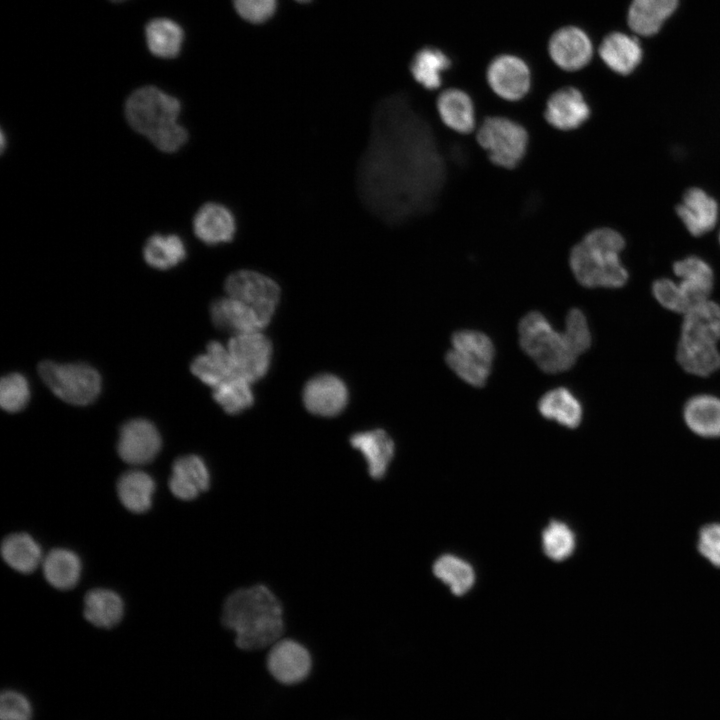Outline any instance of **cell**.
I'll return each mask as SVG.
<instances>
[{"label": "cell", "instance_id": "cell-1", "mask_svg": "<svg viewBox=\"0 0 720 720\" xmlns=\"http://www.w3.org/2000/svg\"><path fill=\"white\" fill-rule=\"evenodd\" d=\"M399 92L376 106L357 185L366 207L386 225L407 228L433 208L445 177L437 93Z\"/></svg>", "mask_w": 720, "mask_h": 720}, {"label": "cell", "instance_id": "cell-2", "mask_svg": "<svg viewBox=\"0 0 720 720\" xmlns=\"http://www.w3.org/2000/svg\"><path fill=\"white\" fill-rule=\"evenodd\" d=\"M518 332L522 350L549 374L569 370L592 343L587 319L578 308L567 313L563 331L555 330L539 311H531L520 320Z\"/></svg>", "mask_w": 720, "mask_h": 720}, {"label": "cell", "instance_id": "cell-3", "mask_svg": "<svg viewBox=\"0 0 720 720\" xmlns=\"http://www.w3.org/2000/svg\"><path fill=\"white\" fill-rule=\"evenodd\" d=\"M222 623L235 633L236 645L244 650L271 646L284 630L282 606L264 585L238 589L229 595Z\"/></svg>", "mask_w": 720, "mask_h": 720}, {"label": "cell", "instance_id": "cell-4", "mask_svg": "<svg viewBox=\"0 0 720 720\" xmlns=\"http://www.w3.org/2000/svg\"><path fill=\"white\" fill-rule=\"evenodd\" d=\"M623 235L614 227L601 226L586 233L570 250L571 276L585 288H620L629 274L621 261Z\"/></svg>", "mask_w": 720, "mask_h": 720}, {"label": "cell", "instance_id": "cell-5", "mask_svg": "<svg viewBox=\"0 0 720 720\" xmlns=\"http://www.w3.org/2000/svg\"><path fill=\"white\" fill-rule=\"evenodd\" d=\"M720 304L706 300L683 314L676 359L687 373L707 377L720 368Z\"/></svg>", "mask_w": 720, "mask_h": 720}, {"label": "cell", "instance_id": "cell-6", "mask_svg": "<svg viewBox=\"0 0 720 720\" xmlns=\"http://www.w3.org/2000/svg\"><path fill=\"white\" fill-rule=\"evenodd\" d=\"M678 281L661 278L654 281L652 293L664 308L685 314L709 299L713 289V270L702 258L688 256L673 264Z\"/></svg>", "mask_w": 720, "mask_h": 720}, {"label": "cell", "instance_id": "cell-7", "mask_svg": "<svg viewBox=\"0 0 720 720\" xmlns=\"http://www.w3.org/2000/svg\"><path fill=\"white\" fill-rule=\"evenodd\" d=\"M474 137L489 161L503 169L516 168L525 158L530 142L526 127L504 115L482 118Z\"/></svg>", "mask_w": 720, "mask_h": 720}, {"label": "cell", "instance_id": "cell-8", "mask_svg": "<svg viewBox=\"0 0 720 720\" xmlns=\"http://www.w3.org/2000/svg\"><path fill=\"white\" fill-rule=\"evenodd\" d=\"M494 357L493 342L486 334L463 329L453 333L445 362L461 380L479 388L487 382Z\"/></svg>", "mask_w": 720, "mask_h": 720}, {"label": "cell", "instance_id": "cell-9", "mask_svg": "<svg viewBox=\"0 0 720 720\" xmlns=\"http://www.w3.org/2000/svg\"><path fill=\"white\" fill-rule=\"evenodd\" d=\"M179 100L155 86L135 90L125 103L129 125L149 140L178 123Z\"/></svg>", "mask_w": 720, "mask_h": 720}, {"label": "cell", "instance_id": "cell-10", "mask_svg": "<svg viewBox=\"0 0 720 720\" xmlns=\"http://www.w3.org/2000/svg\"><path fill=\"white\" fill-rule=\"evenodd\" d=\"M38 373L57 397L73 405L90 404L101 391L99 372L85 363L60 364L45 360L39 363Z\"/></svg>", "mask_w": 720, "mask_h": 720}, {"label": "cell", "instance_id": "cell-11", "mask_svg": "<svg viewBox=\"0 0 720 720\" xmlns=\"http://www.w3.org/2000/svg\"><path fill=\"white\" fill-rule=\"evenodd\" d=\"M486 83L491 92L507 103H518L530 93L533 72L530 64L515 54H500L486 67Z\"/></svg>", "mask_w": 720, "mask_h": 720}, {"label": "cell", "instance_id": "cell-12", "mask_svg": "<svg viewBox=\"0 0 720 720\" xmlns=\"http://www.w3.org/2000/svg\"><path fill=\"white\" fill-rule=\"evenodd\" d=\"M227 296L235 298L252 309L268 325L280 297V288L271 278L256 271L240 270L225 281Z\"/></svg>", "mask_w": 720, "mask_h": 720}, {"label": "cell", "instance_id": "cell-13", "mask_svg": "<svg viewBox=\"0 0 720 720\" xmlns=\"http://www.w3.org/2000/svg\"><path fill=\"white\" fill-rule=\"evenodd\" d=\"M543 117L551 128L559 132H574L591 119L592 107L580 88L565 85L549 95Z\"/></svg>", "mask_w": 720, "mask_h": 720}, {"label": "cell", "instance_id": "cell-14", "mask_svg": "<svg viewBox=\"0 0 720 720\" xmlns=\"http://www.w3.org/2000/svg\"><path fill=\"white\" fill-rule=\"evenodd\" d=\"M227 349L238 376L252 383L267 373L272 358V344L261 331L235 334L230 338Z\"/></svg>", "mask_w": 720, "mask_h": 720}, {"label": "cell", "instance_id": "cell-15", "mask_svg": "<svg viewBox=\"0 0 720 720\" xmlns=\"http://www.w3.org/2000/svg\"><path fill=\"white\" fill-rule=\"evenodd\" d=\"M551 63L560 71L575 74L586 68L593 58V46L587 34L574 26L556 31L548 43Z\"/></svg>", "mask_w": 720, "mask_h": 720}, {"label": "cell", "instance_id": "cell-16", "mask_svg": "<svg viewBox=\"0 0 720 720\" xmlns=\"http://www.w3.org/2000/svg\"><path fill=\"white\" fill-rule=\"evenodd\" d=\"M161 444V436L156 426L147 419L136 418L122 425L117 451L124 462L143 465L156 457Z\"/></svg>", "mask_w": 720, "mask_h": 720}, {"label": "cell", "instance_id": "cell-17", "mask_svg": "<svg viewBox=\"0 0 720 720\" xmlns=\"http://www.w3.org/2000/svg\"><path fill=\"white\" fill-rule=\"evenodd\" d=\"M267 669L280 683L291 685L303 681L310 673L312 658L308 649L293 639H279L270 646Z\"/></svg>", "mask_w": 720, "mask_h": 720}, {"label": "cell", "instance_id": "cell-18", "mask_svg": "<svg viewBox=\"0 0 720 720\" xmlns=\"http://www.w3.org/2000/svg\"><path fill=\"white\" fill-rule=\"evenodd\" d=\"M435 108L440 122L447 129L462 135L474 134L478 115L469 92L460 87H445L437 93Z\"/></svg>", "mask_w": 720, "mask_h": 720}, {"label": "cell", "instance_id": "cell-19", "mask_svg": "<svg viewBox=\"0 0 720 720\" xmlns=\"http://www.w3.org/2000/svg\"><path fill=\"white\" fill-rule=\"evenodd\" d=\"M348 402V389L339 377L320 374L311 378L303 389V403L314 415L332 417L339 414Z\"/></svg>", "mask_w": 720, "mask_h": 720}, {"label": "cell", "instance_id": "cell-20", "mask_svg": "<svg viewBox=\"0 0 720 720\" xmlns=\"http://www.w3.org/2000/svg\"><path fill=\"white\" fill-rule=\"evenodd\" d=\"M676 212L691 235L701 236L715 227L719 206L707 192L693 187L685 192Z\"/></svg>", "mask_w": 720, "mask_h": 720}, {"label": "cell", "instance_id": "cell-21", "mask_svg": "<svg viewBox=\"0 0 720 720\" xmlns=\"http://www.w3.org/2000/svg\"><path fill=\"white\" fill-rule=\"evenodd\" d=\"M168 484L175 497L189 501L209 488L210 474L201 457L185 455L174 461Z\"/></svg>", "mask_w": 720, "mask_h": 720}, {"label": "cell", "instance_id": "cell-22", "mask_svg": "<svg viewBox=\"0 0 720 720\" xmlns=\"http://www.w3.org/2000/svg\"><path fill=\"white\" fill-rule=\"evenodd\" d=\"M454 63L450 56L436 47H423L410 61L409 71L415 84L428 92L444 88L445 76Z\"/></svg>", "mask_w": 720, "mask_h": 720}, {"label": "cell", "instance_id": "cell-23", "mask_svg": "<svg viewBox=\"0 0 720 720\" xmlns=\"http://www.w3.org/2000/svg\"><path fill=\"white\" fill-rule=\"evenodd\" d=\"M210 315L217 328L233 332L234 335L261 331L267 326L254 309L229 296L214 301Z\"/></svg>", "mask_w": 720, "mask_h": 720}, {"label": "cell", "instance_id": "cell-24", "mask_svg": "<svg viewBox=\"0 0 720 720\" xmlns=\"http://www.w3.org/2000/svg\"><path fill=\"white\" fill-rule=\"evenodd\" d=\"M195 235L202 242L215 245L230 241L236 230L233 214L225 206L218 203H206L195 214L193 219Z\"/></svg>", "mask_w": 720, "mask_h": 720}, {"label": "cell", "instance_id": "cell-25", "mask_svg": "<svg viewBox=\"0 0 720 720\" xmlns=\"http://www.w3.org/2000/svg\"><path fill=\"white\" fill-rule=\"evenodd\" d=\"M350 443L366 460L369 475L381 479L394 455L392 438L384 430L375 429L353 434Z\"/></svg>", "mask_w": 720, "mask_h": 720}, {"label": "cell", "instance_id": "cell-26", "mask_svg": "<svg viewBox=\"0 0 720 720\" xmlns=\"http://www.w3.org/2000/svg\"><path fill=\"white\" fill-rule=\"evenodd\" d=\"M598 52L605 66L619 75L630 74L642 59V49L638 40L619 32L605 37Z\"/></svg>", "mask_w": 720, "mask_h": 720}, {"label": "cell", "instance_id": "cell-27", "mask_svg": "<svg viewBox=\"0 0 720 720\" xmlns=\"http://www.w3.org/2000/svg\"><path fill=\"white\" fill-rule=\"evenodd\" d=\"M687 427L705 438L720 437V398L711 394H698L689 398L683 408Z\"/></svg>", "mask_w": 720, "mask_h": 720}, {"label": "cell", "instance_id": "cell-28", "mask_svg": "<svg viewBox=\"0 0 720 720\" xmlns=\"http://www.w3.org/2000/svg\"><path fill=\"white\" fill-rule=\"evenodd\" d=\"M191 372L212 389L237 375L227 346L218 341L209 342L206 353L194 358Z\"/></svg>", "mask_w": 720, "mask_h": 720}, {"label": "cell", "instance_id": "cell-29", "mask_svg": "<svg viewBox=\"0 0 720 720\" xmlns=\"http://www.w3.org/2000/svg\"><path fill=\"white\" fill-rule=\"evenodd\" d=\"M540 414L567 428H577L582 421L583 408L576 396L567 388H554L539 399Z\"/></svg>", "mask_w": 720, "mask_h": 720}, {"label": "cell", "instance_id": "cell-30", "mask_svg": "<svg viewBox=\"0 0 720 720\" xmlns=\"http://www.w3.org/2000/svg\"><path fill=\"white\" fill-rule=\"evenodd\" d=\"M123 612V601L112 590L95 588L88 591L84 597V617L96 627H114L121 621Z\"/></svg>", "mask_w": 720, "mask_h": 720}, {"label": "cell", "instance_id": "cell-31", "mask_svg": "<svg viewBox=\"0 0 720 720\" xmlns=\"http://www.w3.org/2000/svg\"><path fill=\"white\" fill-rule=\"evenodd\" d=\"M677 4L678 0H632L628 11L629 27L639 35L656 34Z\"/></svg>", "mask_w": 720, "mask_h": 720}, {"label": "cell", "instance_id": "cell-32", "mask_svg": "<svg viewBox=\"0 0 720 720\" xmlns=\"http://www.w3.org/2000/svg\"><path fill=\"white\" fill-rule=\"evenodd\" d=\"M153 478L141 470H129L117 481V494L122 505L133 513H144L152 505L155 491Z\"/></svg>", "mask_w": 720, "mask_h": 720}, {"label": "cell", "instance_id": "cell-33", "mask_svg": "<svg viewBox=\"0 0 720 720\" xmlns=\"http://www.w3.org/2000/svg\"><path fill=\"white\" fill-rule=\"evenodd\" d=\"M43 574L47 582L59 590L73 588L81 574L79 556L68 549L55 548L42 560Z\"/></svg>", "mask_w": 720, "mask_h": 720}, {"label": "cell", "instance_id": "cell-34", "mask_svg": "<svg viewBox=\"0 0 720 720\" xmlns=\"http://www.w3.org/2000/svg\"><path fill=\"white\" fill-rule=\"evenodd\" d=\"M3 560L14 570L29 574L37 569L42 559L39 544L27 533L6 536L1 543Z\"/></svg>", "mask_w": 720, "mask_h": 720}, {"label": "cell", "instance_id": "cell-35", "mask_svg": "<svg viewBox=\"0 0 720 720\" xmlns=\"http://www.w3.org/2000/svg\"><path fill=\"white\" fill-rule=\"evenodd\" d=\"M149 51L157 57L170 59L178 56L184 41V31L168 18H155L145 27Z\"/></svg>", "mask_w": 720, "mask_h": 720}, {"label": "cell", "instance_id": "cell-36", "mask_svg": "<svg viewBox=\"0 0 720 720\" xmlns=\"http://www.w3.org/2000/svg\"><path fill=\"white\" fill-rule=\"evenodd\" d=\"M143 256L151 267L167 270L185 259L186 247L183 240L175 234H155L146 241Z\"/></svg>", "mask_w": 720, "mask_h": 720}, {"label": "cell", "instance_id": "cell-37", "mask_svg": "<svg viewBox=\"0 0 720 720\" xmlns=\"http://www.w3.org/2000/svg\"><path fill=\"white\" fill-rule=\"evenodd\" d=\"M433 572L457 596L469 591L475 580L471 565L453 555H443L438 558L434 563Z\"/></svg>", "mask_w": 720, "mask_h": 720}, {"label": "cell", "instance_id": "cell-38", "mask_svg": "<svg viewBox=\"0 0 720 720\" xmlns=\"http://www.w3.org/2000/svg\"><path fill=\"white\" fill-rule=\"evenodd\" d=\"M213 398L226 413H241L254 402L251 382L241 376H233L213 388Z\"/></svg>", "mask_w": 720, "mask_h": 720}, {"label": "cell", "instance_id": "cell-39", "mask_svg": "<svg viewBox=\"0 0 720 720\" xmlns=\"http://www.w3.org/2000/svg\"><path fill=\"white\" fill-rule=\"evenodd\" d=\"M545 554L554 561L568 558L575 548V537L571 529L560 521H551L542 534Z\"/></svg>", "mask_w": 720, "mask_h": 720}, {"label": "cell", "instance_id": "cell-40", "mask_svg": "<svg viewBox=\"0 0 720 720\" xmlns=\"http://www.w3.org/2000/svg\"><path fill=\"white\" fill-rule=\"evenodd\" d=\"M30 399V385L27 378L17 372L5 375L0 383V404L7 412L22 410Z\"/></svg>", "mask_w": 720, "mask_h": 720}, {"label": "cell", "instance_id": "cell-41", "mask_svg": "<svg viewBox=\"0 0 720 720\" xmlns=\"http://www.w3.org/2000/svg\"><path fill=\"white\" fill-rule=\"evenodd\" d=\"M33 704L29 697L16 689H5L0 696V720H32Z\"/></svg>", "mask_w": 720, "mask_h": 720}, {"label": "cell", "instance_id": "cell-42", "mask_svg": "<svg viewBox=\"0 0 720 720\" xmlns=\"http://www.w3.org/2000/svg\"><path fill=\"white\" fill-rule=\"evenodd\" d=\"M238 14L251 23L268 20L276 9V0H233Z\"/></svg>", "mask_w": 720, "mask_h": 720}, {"label": "cell", "instance_id": "cell-43", "mask_svg": "<svg viewBox=\"0 0 720 720\" xmlns=\"http://www.w3.org/2000/svg\"><path fill=\"white\" fill-rule=\"evenodd\" d=\"M698 548L714 566L720 567V524H710L702 528Z\"/></svg>", "mask_w": 720, "mask_h": 720}, {"label": "cell", "instance_id": "cell-44", "mask_svg": "<svg viewBox=\"0 0 720 720\" xmlns=\"http://www.w3.org/2000/svg\"><path fill=\"white\" fill-rule=\"evenodd\" d=\"M296 1L301 2V3H307V2H310L311 0H296Z\"/></svg>", "mask_w": 720, "mask_h": 720}, {"label": "cell", "instance_id": "cell-45", "mask_svg": "<svg viewBox=\"0 0 720 720\" xmlns=\"http://www.w3.org/2000/svg\"><path fill=\"white\" fill-rule=\"evenodd\" d=\"M111 1H113V2H123V1H125V0H111Z\"/></svg>", "mask_w": 720, "mask_h": 720}, {"label": "cell", "instance_id": "cell-46", "mask_svg": "<svg viewBox=\"0 0 720 720\" xmlns=\"http://www.w3.org/2000/svg\"><path fill=\"white\" fill-rule=\"evenodd\" d=\"M719 242H720V234H719Z\"/></svg>", "mask_w": 720, "mask_h": 720}]
</instances>
